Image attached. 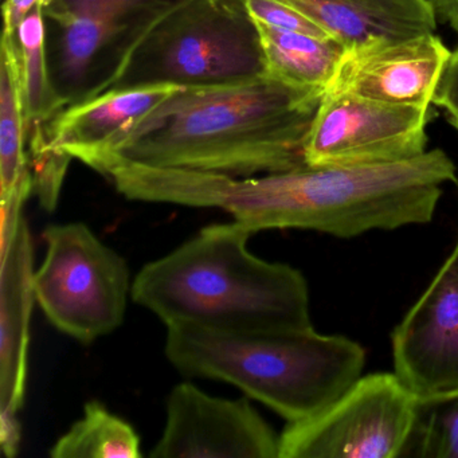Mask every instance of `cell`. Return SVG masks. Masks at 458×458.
<instances>
[{"instance_id":"25","label":"cell","mask_w":458,"mask_h":458,"mask_svg":"<svg viewBox=\"0 0 458 458\" xmlns=\"http://www.w3.org/2000/svg\"><path fill=\"white\" fill-rule=\"evenodd\" d=\"M457 183H458V182H457Z\"/></svg>"},{"instance_id":"8","label":"cell","mask_w":458,"mask_h":458,"mask_svg":"<svg viewBox=\"0 0 458 458\" xmlns=\"http://www.w3.org/2000/svg\"><path fill=\"white\" fill-rule=\"evenodd\" d=\"M420 401L395 372L361 375L328 406L286 422L278 458L404 457Z\"/></svg>"},{"instance_id":"11","label":"cell","mask_w":458,"mask_h":458,"mask_svg":"<svg viewBox=\"0 0 458 458\" xmlns=\"http://www.w3.org/2000/svg\"><path fill=\"white\" fill-rule=\"evenodd\" d=\"M280 436L248 398L213 396L181 383L167 399V420L152 458H278Z\"/></svg>"},{"instance_id":"21","label":"cell","mask_w":458,"mask_h":458,"mask_svg":"<svg viewBox=\"0 0 458 458\" xmlns=\"http://www.w3.org/2000/svg\"><path fill=\"white\" fill-rule=\"evenodd\" d=\"M433 104L444 109L447 122L458 131V47L452 52L445 66Z\"/></svg>"},{"instance_id":"22","label":"cell","mask_w":458,"mask_h":458,"mask_svg":"<svg viewBox=\"0 0 458 458\" xmlns=\"http://www.w3.org/2000/svg\"><path fill=\"white\" fill-rule=\"evenodd\" d=\"M4 36H17L18 28L39 0H4Z\"/></svg>"},{"instance_id":"6","label":"cell","mask_w":458,"mask_h":458,"mask_svg":"<svg viewBox=\"0 0 458 458\" xmlns=\"http://www.w3.org/2000/svg\"><path fill=\"white\" fill-rule=\"evenodd\" d=\"M47 256L34 273V293L47 320L90 344L116 331L132 297L130 267L82 222L45 229Z\"/></svg>"},{"instance_id":"7","label":"cell","mask_w":458,"mask_h":458,"mask_svg":"<svg viewBox=\"0 0 458 458\" xmlns=\"http://www.w3.org/2000/svg\"><path fill=\"white\" fill-rule=\"evenodd\" d=\"M187 0H55L53 85L66 106L111 89L148 34Z\"/></svg>"},{"instance_id":"13","label":"cell","mask_w":458,"mask_h":458,"mask_svg":"<svg viewBox=\"0 0 458 458\" xmlns=\"http://www.w3.org/2000/svg\"><path fill=\"white\" fill-rule=\"evenodd\" d=\"M450 55L436 33L367 42L345 49L328 90L382 103L430 106Z\"/></svg>"},{"instance_id":"12","label":"cell","mask_w":458,"mask_h":458,"mask_svg":"<svg viewBox=\"0 0 458 458\" xmlns=\"http://www.w3.org/2000/svg\"><path fill=\"white\" fill-rule=\"evenodd\" d=\"M391 345L394 372L418 401L458 393V241Z\"/></svg>"},{"instance_id":"23","label":"cell","mask_w":458,"mask_h":458,"mask_svg":"<svg viewBox=\"0 0 458 458\" xmlns=\"http://www.w3.org/2000/svg\"><path fill=\"white\" fill-rule=\"evenodd\" d=\"M438 22L446 23L458 34V0H430Z\"/></svg>"},{"instance_id":"5","label":"cell","mask_w":458,"mask_h":458,"mask_svg":"<svg viewBox=\"0 0 458 458\" xmlns=\"http://www.w3.org/2000/svg\"><path fill=\"white\" fill-rule=\"evenodd\" d=\"M265 74L261 37L243 0H187L148 34L114 88L218 87Z\"/></svg>"},{"instance_id":"2","label":"cell","mask_w":458,"mask_h":458,"mask_svg":"<svg viewBox=\"0 0 458 458\" xmlns=\"http://www.w3.org/2000/svg\"><path fill=\"white\" fill-rule=\"evenodd\" d=\"M326 92L265 76L240 84L187 88L160 104L101 160L219 175L304 167L305 147Z\"/></svg>"},{"instance_id":"18","label":"cell","mask_w":458,"mask_h":458,"mask_svg":"<svg viewBox=\"0 0 458 458\" xmlns=\"http://www.w3.org/2000/svg\"><path fill=\"white\" fill-rule=\"evenodd\" d=\"M25 76L29 136L65 108L53 85L47 45L44 7L37 4L17 31Z\"/></svg>"},{"instance_id":"20","label":"cell","mask_w":458,"mask_h":458,"mask_svg":"<svg viewBox=\"0 0 458 458\" xmlns=\"http://www.w3.org/2000/svg\"><path fill=\"white\" fill-rule=\"evenodd\" d=\"M243 4L256 22L281 30L328 37L316 23L280 0H243Z\"/></svg>"},{"instance_id":"3","label":"cell","mask_w":458,"mask_h":458,"mask_svg":"<svg viewBox=\"0 0 458 458\" xmlns=\"http://www.w3.org/2000/svg\"><path fill=\"white\" fill-rule=\"evenodd\" d=\"M251 235L237 221L203 227L144 265L133 278L131 299L165 327L194 324L229 332L313 327L304 275L251 253Z\"/></svg>"},{"instance_id":"4","label":"cell","mask_w":458,"mask_h":458,"mask_svg":"<svg viewBox=\"0 0 458 458\" xmlns=\"http://www.w3.org/2000/svg\"><path fill=\"white\" fill-rule=\"evenodd\" d=\"M168 361L184 377L222 380L261 402L286 422L312 417L363 372L366 351L313 327L229 332L194 324L167 326Z\"/></svg>"},{"instance_id":"1","label":"cell","mask_w":458,"mask_h":458,"mask_svg":"<svg viewBox=\"0 0 458 458\" xmlns=\"http://www.w3.org/2000/svg\"><path fill=\"white\" fill-rule=\"evenodd\" d=\"M458 182L442 149L367 167H310L237 176L168 168L159 179L165 203L219 208L257 234L302 229L337 238L401 229L433 219L442 186Z\"/></svg>"},{"instance_id":"24","label":"cell","mask_w":458,"mask_h":458,"mask_svg":"<svg viewBox=\"0 0 458 458\" xmlns=\"http://www.w3.org/2000/svg\"><path fill=\"white\" fill-rule=\"evenodd\" d=\"M53 2H55V0H39V4H42V7H44V9H47V7L52 6Z\"/></svg>"},{"instance_id":"17","label":"cell","mask_w":458,"mask_h":458,"mask_svg":"<svg viewBox=\"0 0 458 458\" xmlns=\"http://www.w3.org/2000/svg\"><path fill=\"white\" fill-rule=\"evenodd\" d=\"M53 458H139L140 436L101 402H88L84 414L50 449Z\"/></svg>"},{"instance_id":"15","label":"cell","mask_w":458,"mask_h":458,"mask_svg":"<svg viewBox=\"0 0 458 458\" xmlns=\"http://www.w3.org/2000/svg\"><path fill=\"white\" fill-rule=\"evenodd\" d=\"M26 112L25 76L17 36L2 39L0 66V203L34 192Z\"/></svg>"},{"instance_id":"19","label":"cell","mask_w":458,"mask_h":458,"mask_svg":"<svg viewBox=\"0 0 458 458\" xmlns=\"http://www.w3.org/2000/svg\"><path fill=\"white\" fill-rule=\"evenodd\" d=\"M404 457L458 458V393L420 402Z\"/></svg>"},{"instance_id":"9","label":"cell","mask_w":458,"mask_h":458,"mask_svg":"<svg viewBox=\"0 0 458 458\" xmlns=\"http://www.w3.org/2000/svg\"><path fill=\"white\" fill-rule=\"evenodd\" d=\"M430 106H399L347 92L324 95L305 147L310 167L395 165L428 152Z\"/></svg>"},{"instance_id":"16","label":"cell","mask_w":458,"mask_h":458,"mask_svg":"<svg viewBox=\"0 0 458 458\" xmlns=\"http://www.w3.org/2000/svg\"><path fill=\"white\" fill-rule=\"evenodd\" d=\"M256 25L267 76L305 89L328 90L345 53L340 42L331 37L281 30L259 22Z\"/></svg>"},{"instance_id":"10","label":"cell","mask_w":458,"mask_h":458,"mask_svg":"<svg viewBox=\"0 0 458 458\" xmlns=\"http://www.w3.org/2000/svg\"><path fill=\"white\" fill-rule=\"evenodd\" d=\"M23 206L2 205L0 222V447L9 458L18 454L22 441L20 412L36 301L34 246Z\"/></svg>"},{"instance_id":"14","label":"cell","mask_w":458,"mask_h":458,"mask_svg":"<svg viewBox=\"0 0 458 458\" xmlns=\"http://www.w3.org/2000/svg\"><path fill=\"white\" fill-rule=\"evenodd\" d=\"M345 49L379 39L436 33L430 0H280Z\"/></svg>"}]
</instances>
